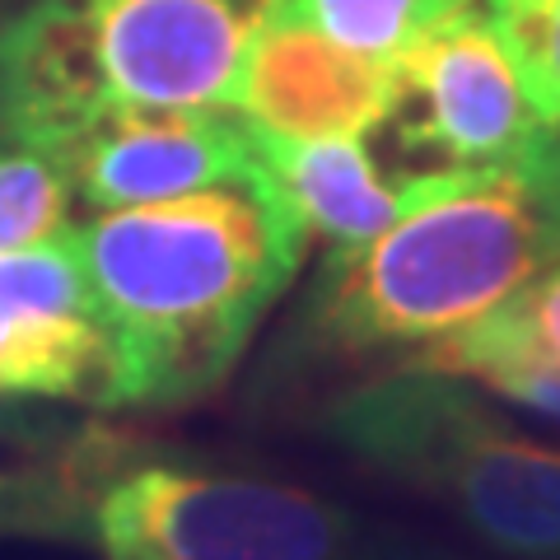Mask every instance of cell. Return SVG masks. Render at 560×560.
Returning a JSON list of instances; mask_svg holds the SVG:
<instances>
[{
	"label": "cell",
	"instance_id": "cell-11",
	"mask_svg": "<svg viewBox=\"0 0 560 560\" xmlns=\"http://www.w3.org/2000/svg\"><path fill=\"white\" fill-rule=\"evenodd\" d=\"M253 136H257V173L304 220L308 234L331 243V253L378 238L407 206V173L388 178L370 154V145L355 136L285 140L257 127Z\"/></svg>",
	"mask_w": 560,
	"mask_h": 560
},
{
	"label": "cell",
	"instance_id": "cell-1",
	"mask_svg": "<svg viewBox=\"0 0 560 560\" xmlns=\"http://www.w3.org/2000/svg\"><path fill=\"white\" fill-rule=\"evenodd\" d=\"M117 350V407H183L234 370L290 280L308 230L267 187L98 210L70 230Z\"/></svg>",
	"mask_w": 560,
	"mask_h": 560
},
{
	"label": "cell",
	"instance_id": "cell-13",
	"mask_svg": "<svg viewBox=\"0 0 560 560\" xmlns=\"http://www.w3.org/2000/svg\"><path fill=\"white\" fill-rule=\"evenodd\" d=\"M477 5L481 0H261V14L308 24L350 51L393 61L420 33H430L434 24Z\"/></svg>",
	"mask_w": 560,
	"mask_h": 560
},
{
	"label": "cell",
	"instance_id": "cell-10",
	"mask_svg": "<svg viewBox=\"0 0 560 560\" xmlns=\"http://www.w3.org/2000/svg\"><path fill=\"white\" fill-rule=\"evenodd\" d=\"M113 113L80 0H28L0 20V140L61 150Z\"/></svg>",
	"mask_w": 560,
	"mask_h": 560
},
{
	"label": "cell",
	"instance_id": "cell-4",
	"mask_svg": "<svg viewBox=\"0 0 560 560\" xmlns=\"http://www.w3.org/2000/svg\"><path fill=\"white\" fill-rule=\"evenodd\" d=\"M323 430L364 467L444 500L490 547L560 556V448L518 434L463 378L407 364L341 393Z\"/></svg>",
	"mask_w": 560,
	"mask_h": 560
},
{
	"label": "cell",
	"instance_id": "cell-14",
	"mask_svg": "<svg viewBox=\"0 0 560 560\" xmlns=\"http://www.w3.org/2000/svg\"><path fill=\"white\" fill-rule=\"evenodd\" d=\"M70 197L75 187H70L57 150L0 140V253L61 243L75 230Z\"/></svg>",
	"mask_w": 560,
	"mask_h": 560
},
{
	"label": "cell",
	"instance_id": "cell-2",
	"mask_svg": "<svg viewBox=\"0 0 560 560\" xmlns=\"http://www.w3.org/2000/svg\"><path fill=\"white\" fill-rule=\"evenodd\" d=\"M560 261V131L477 168L407 173V206L378 238L327 253L308 331L331 350L434 346L510 304Z\"/></svg>",
	"mask_w": 560,
	"mask_h": 560
},
{
	"label": "cell",
	"instance_id": "cell-15",
	"mask_svg": "<svg viewBox=\"0 0 560 560\" xmlns=\"http://www.w3.org/2000/svg\"><path fill=\"white\" fill-rule=\"evenodd\" d=\"M537 117L560 131V0H481Z\"/></svg>",
	"mask_w": 560,
	"mask_h": 560
},
{
	"label": "cell",
	"instance_id": "cell-12",
	"mask_svg": "<svg viewBox=\"0 0 560 560\" xmlns=\"http://www.w3.org/2000/svg\"><path fill=\"white\" fill-rule=\"evenodd\" d=\"M407 364L440 370L453 378H471L490 393L510 397L514 407L537 411L560 425V364L541 360L533 346H523L495 313H486V318L448 331V337H440L434 346L416 350Z\"/></svg>",
	"mask_w": 560,
	"mask_h": 560
},
{
	"label": "cell",
	"instance_id": "cell-8",
	"mask_svg": "<svg viewBox=\"0 0 560 560\" xmlns=\"http://www.w3.org/2000/svg\"><path fill=\"white\" fill-rule=\"evenodd\" d=\"M94 210L150 206L257 178V136L224 108H113L57 150Z\"/></svg>",
	"mask_w": 560,
	"mask_h": 560
},
{
	"label": "cell",
	"instance_id": "cell-9",
	"mask_svg": "<svg viewBox=\"0 0 560 560\" xmlns=\"http://www.w3.org/2000/svg\"><path fill=\"white\" fill-rule=\"evenodd\" d=\"M230 108L285 140H370L393 108V61L350 51L308 24L257 14Z\"/></svg>",
	"mask_w": 560,
	"mask_h": 560
},
{
	"label": "cell",
	"instance_id": "cell-5",
	"mask_svg": "<svg viewBox=\"0 0 560 560\" xmlns=\"http://www.w3.org/2000/svg\"><path fill=\"white\" fill-rule=\"evenodd\" d=\"M420 173L477 168L528 150L551 127L537 117L486 5L463 10L393 57V108L383 121Z\"/></svg>",
	"mask_w": 560,
	"mask_h": 560
},
{
	"label": "cell",
	"instance_id": "cell-3",
	"mask_svg": "<svg viewBox=\"0 0 560 560\" xmlns=\"http://www.w3.org/2000/svg\"><path fill=\"white\" fill-rule=\"evenodd\" d=\"M10 518L84 537L103 560H448L304 486L84 440L51 477L14 486Z\"/></svg>",
	"mask_w": 560,
	"mask_h": 560
},
{
	"label": "cell",
	"instance_id": "cell-7",
	"mask_svg": "<svg viewBox=\"0 0 560 560\" xmlns=\"http://www.w3.org/2000/svg\"><path fill=\"white\" fill-rule=\"evenodd\" d=\"M0 401L117 407V350L70 234L0 253Z\"/></svg>",
	"mask_w": 560,
	"mask_h": 560
},
{
	"label": "cell",
	"instance_id": "cell-16",
	"mask_svg": "<svg viewBox=\"0 0 560 560\" xmlns=\"http://www.w3.org/2000/svg\"><path fill=\"white\" fill-rule=\"evenodd\" d=\"M495 318L510 327L523 346H533L541 360L560 364V261L541 271L533 285H523L510 304H500Z\"/></svg>",
	"mask_w": 560,
	"mask_h": 560
},
{
	"label": "cell",
	"instance_id": "cell-6",
	"mask_svg": "<svg viewBox=\"0 0 560 560\" xmlns=\"http://www.w3.org/2000/svg\"><path fill=\"white\" fill-rule=\"evenodd\" d=\"M113 108H224L261 0H80Z\"/></svg>",
	"mask_w": 560,
	"mask_h": 560
}]
</instances>
